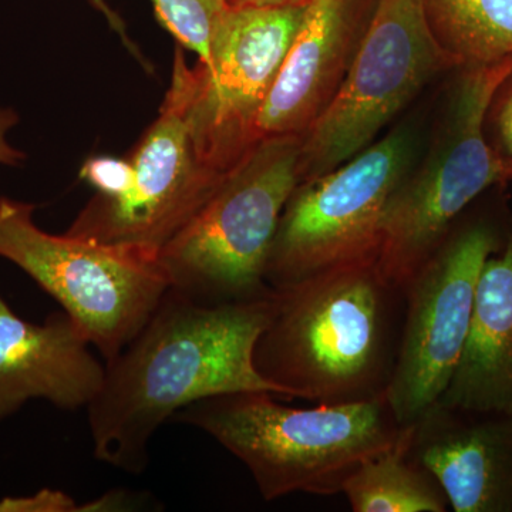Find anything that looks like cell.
Wrapping results in <instances>:
<instances>
[{"label":"cell","instance_id":"6da1fadb","mask_svg":"<svg viewBox=\"0 0 512 512\" xmlns=\"http://www.w3.org/2000/svg\"><path fill=\"white\" fill-rule=\"evenodd\" d=\"M272 288L247 301L211 303L168 288L140 332L106 363L86 407L94 456L140 474L158 429L200 400L266 392L285 400L256 372V340L268 323Z\"/></svg>","mask_w":512,"mask_h":512},{"label":"cell","instance_id":"7a4b0ae2","mask_svg":"<svg viewBox=\"0 0 512 512\" xmlns=\"http://www.w3.org/2000/svg\"><path fill=\"white\" fill-rule=\"evenodd\" d=\"M406 293L376 259L272 288L254 365L285 400L338 404L386 393L402 339Z\"/></svg>","mask_w":512,"mask_h":512},{"label":"cell","instance_id":"3957f363","mask_svg":"<svg viewBox=\"0 0 512 512\" xmlns=\"http://www.w3.org/2000/svg\"><path fill=\"white\" fill-rule=\"evenodd\" d=\"M276 399L266 392L222 394L185 407L174 419L210 434L241 460L266 501L342 494L357 468L403 433L386 393L309 409Z\"/></svg>","mask_w":512,"mask_h":512},{"label":"cell","instance_id":"277c9868","mask_svg":"<svg viewBox=\"0 0 512 512\" xmlns=\"http://www.w3.org/2000/svg\"><path fill=\"white\" fill-rule=\"evenodd\" d=\"M301 137L261 141L158 258L170 288L202 302L247 301L269 292L265 274L286 202L299 185Z\"/></svg>","mask_w":512,"mask_h":512},{"label":"cell","instance_id":"5b68a950","mask_svg":"<svg viewBox=\"0 0 512 512\" xmlns=\"http://www.w3.org/2000/svg\"><path fill=\"white\" fill-rule=\"evenodd\" d=\"M35 205L0 197V258L62 306L104 363L140 332L170 288L156 252L37 227Z\"/></svg>","mask_w":512,"mask_h":512},{"label":"cell","instance_id":"8992f818","mask_svg":"<svg viewBox=\"0 0 512 512\" xmlns=\"http://www.w3.org/2000/svg\"><path fill=\"white\" fill-rule=\"evenodd\" d=\"M511 73L512 59L464 69L439 146L390 197L376 262L384 278L402 291L446 241L461 214L488 188L512 178L485 136L491 101Z\"/></svg>","mask_w":512,"mask_h":512},{"label":"cell","instance_id":"52a82bcc","mask_svg":"<svg viewBox=\"0 0 512 512\" xmlns=\"http://www.w3.org/2000/svg\"><path fill=\"white\" fill-rule=\"evenodd\" d=\"M457 69L431 35L420 0H379L335 99L302 137L299 184L362 153L437 74Z\"/></svg>","mask_w":512,"mask_h":512},{"label":"cell","instance_id":"ba28073f","mask_svg":"<svg viewBox=\"0 0 512 512\" xmlns=\"http://www.w3.org/2000/svg\"><path fill=\"white\" fill-rule=\"evenodd\" d=\"M191 96L192 67L178 45L157 119L128 157L130 188L116 200L93 197L67 234L160 254L197 214L227 175L214 173L198 157L190 127Z\"/></svg>","mask_w":512,"mask_h":512},{"label":"cell","instance_id":"9c48e42d","mask_svg":"<svg viewBox=\"0 0 512 512\" xmlns=\"http://www.w3.org/2000/svg\"><path fill=\"white\" fill-rule=\"evenodd\" d=\"M407 156L406 138L392 134L299 184L279 221L266 285L279 288L335 266L376 259L384 212L406 177Z\"/></svg>","mask_w":512,"mask_h":512},{"label":"cell","instance_id":"30bf717a","mask_svg":"<svg viewBox=\"0 0 512 512\" xmlns=\"http://www.w3.org/2000/svg\"><path fill=\"white\" fill-rule=\"evenodd\" d=\"M503 245L493 224L457 229L406 289L402 339L386 397L400 426L416 423L446 392L466 345L481 269Z\"/></svg>","mask_w":512,"mask_h":512},{"label":"cell","instance_id":"8fae6325","mask_svg":"<svg viewBox=\"0 0 512 512\" xmlns=\"http://www.w3.org/2000/svg\"><path fill=\"white\" fill-rule=\"evenodd\" d=\"M305 10L306 5L229 8L210 57L192 67V140L214 173L228 175L256 146V121Z\"/></svg>","mask_w":512,"mask_h":512},{"label":"cell","instance_id":"7c38bea8","mask_svg":"<svg viewBox=\"0 0 512 512\" xmlns=\"http://www.w3.org/2000/svg\"><path fill=\"white\" fill-rule=\"evenodd\" d=\"M377 3L379 0H309L256 121V144L305 136L345 82Z\"/></svg>","mask_w":512,"mask_h":512},{"label":"cell","instance_id":"4fadbf2b","mask_svg":"<svg viewBox=\"0 0 512 512\" xmlns=\"http://www.w3.org/2000/svg\"><path fill=\"white\" fill-rule=\"evenodd\" d=\"M409 453L454 512H512V410L437 402L412 424Z\"/></svg>","mask_w":512,"mask_h":512},{"label":"cell","instance_id":"5bb4252c","mask_svg":"<svg viewBox=\"0 0 512 512\" xmlns=\"http://www.w3.org/2000/svg\"><path fill=\"white\" fill-rule=\"evenodd\" d=\"M66 312L43 323L19 318L0 295V420L32 399L86 409L101 389L106 363Z\"/></svg>","mask_w":512,"mask_h":512},{"label":"cell","instance_id":"9a60e30c","mask_svg":"<svg viewBox=\"0 0 512 512\" xmlns=\"http://www.w3.org/2000/svg\"><path fill=\"white\" fill-rule=\"evenodd\" d=\"M439 402L512 410V231L481 269L466 345Z\"/></svg>","mask_w":512,"mask_h":512},{"label":"cell","instance_id":"2e32d148","mask_svg":"<svg viewBox=\"0 0 512 512\" xmlns=\"http://www.w3.org/2000/svg\"><path fill=\"white\" fill-rule=\"evenodd\" d=\"M412 424L399 441L357 468L342 494L355 512H447V495L436 477L409 453Z\"/></svg>","mask_w":512,"mask_h":512},{"label":"cell","instance_id":"e0dca14e","mask_svg":"<svg viewBox=\"0 0 512 512\" xmlns=\"http://www.w3.org/2000/svg\"><path fill=\"white\" fill-rule=\"evenodd\" d=\"M437 45L457 67L512 59V0H420Z\"/></svg>","mask_w":512,"mask_h":512},{"label":"cell","instance_id":"ac0fdd59","mask_svg":"<svg viewBox=\"0 0 512 512\" xmlns=\"http://www.w3.org/2000/svg\"><path fill=\"white\" fill-rule=\"evenodd\" d=\"M158 22L198 62L210 57L211 43L229 6L225 0H153Z\"/></svg>","mask_w":512,"mask_h":512},{"label":"cell","instance_id":"d6986e66","mask_svg":"<svg viewBox=\"0 0 512 512\" xmlns=\"http://www.w3.org/2000/svg\"><path fill=\"white\" fill-rule=\"evenodd\" d=\"M79 177L96 190L94 197L116 200L130 188L133 165L128 158L94 156L84 161Z\"/></svg>","mask_w":512,"mask_h":512},{"label":"cell","instance_id":"ffe728a7","mask_svg":"<svg viewBox=\"0 0 512 512\" xmlns=\"http://www.w3.org/2000/svg\"><path fill=\"white\" fill-rule=\"evenodd\" d=\"M488 116L493 117L497 147L495 151L503 158L512 173V73L498 87L491 101Z\"/></svg>","mask_w":512,"mask_h":512},{"label":"cell","instance_id":"44dd1931","mask_svg":"<svg viewBox=\"0 0 512 512\" xmlns=\"http://www.w3.org/2000/svg\"><path fill=\"white\" fill-rule=\"evenodd\" d=\"M0 511L70 512L82 511L70 495L60 491L42 490L30 497H6L0 501Z\"/></svg>","mask_w":512,"mask_h":512},{"label":"cell","instance_id":"7402d4cb","mask_svg":"<svg viewBox=\"0 0 512 512\" xmlns=\"http://www.w3.org/2000/svg\"><path fill=\"white\" fill-rule=\"evenodd\" d=\"M19 123V114L10 107H0V164L20 165L26 160L25 153L13 147L8 141V134Z\"/></svg>","mask_w":512,"mask_h":512},{"label":"cell","instance_id":"603a6c76","mask_svg":"<svg viewBox=\"0 0 512 512\" xmlns=\"http://www.w3.org/2000/svg\"><path fill=\"white\" fill-rule=\"evenodd\" d=\"M87 2H89L97 12H100L104 18H106L107 22H109L110 28L121 37L124 45H126L127 49L137 57L138 62L144 63V66L147 67V63L144 62L140 50L137 49V46L134 45V43L131 42L130 37H128L126 25H124L123 19H121L120 16L110 8L109 3H107L106 0H87Z\"/></svg>","mask_w":512,"mask_h":512},{"label":"cell","instance_id":"cb8c5ba5","mask_svg":"<svg viewBox=\"0 0 512 512\" xmlns=\"http://www.w3.org/2000/svg\"><path fill=\"white\" fill-rule=\"evenodd\" d=\"M229 8H284L308 5L309 0H225Z\"/></svg>","mask_w":512,"mask_h":512}]
</instances>
